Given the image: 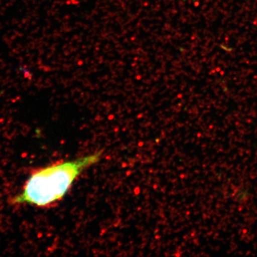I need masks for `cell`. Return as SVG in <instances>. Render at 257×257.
Instances as JSON below:
<instances>
[{"instance_id": "obj_1", "label": "cell", "mask_w": 257, "mask_h": 257, "mask_svg": "<svg viewBox=\"0 0 257 257\" xmlns=\"http://www.w3.org/2000/svg\"><path fill=\"white\" fill-rule=\"evenodd\" d=\"M101 156L102 152H96L33 169L21 192L10 199V204H25L43 209L57 207L84 171L100 162Z\"/></svg>"}]
</instances>
